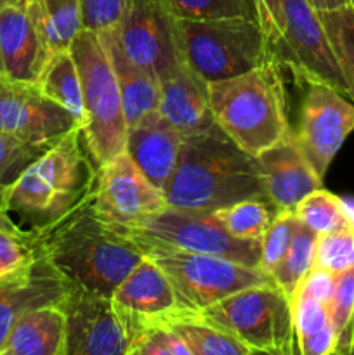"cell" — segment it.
Wrapping results in <instances>:
<instances>
[{"mask_svg":"<svg viewBox=\"0 0 354 355\" xmlns=\"http://www.w3.org/2000/svg\"><path fill=\"white\" fill-rule=\"evenodd\" d=\"M80 73L85 106L82 137L96 165H104L125 151L127 120L113 66L106 54L101 35L83 28L71 47Z\"/></svg>","mask_w":354,"mask_h":355,"instance_id":"obj_6","label":"cell"},{"mask_svg":"<svg viewBox=\"0 0 354 355\" xmlns=\"http://www.w3.org/2000/svg\"><path fill=\"white\" fill-rule=\"evenodd\" d=\"M257 10V21L264 30L269 44L273 42L280 19V0H253Z\"/></svg>","mask_w":354,"mask_h":355,"instance_id":"obj_38","label":"cell"},{"mask_svg":"<svg viewBox=\"0 0 354 355\" xmlns=\"http://www.w3.org/2000/svg\"><path fill=\"white\" fill-rule=\"evenodd\" d=\"M321 23L328 35L340 69L351 89V99L354 103V7L346 3L337 9L318 10Z\"/></svg>","mask_w":354,"mask_h":355,"instance_id":"obj_30","label":"cell"},{"mask_svg":"<svg viewBox=\"0 0 354 355\" xmlns=\"http://www.w3.org/2000/svg\"><path fill=\"white\" fill-rule=\"evenodd\" d=\"M31 0H0V9L7 6H21V3H28Z\"/></svg>","mask_w":354,"mask_h":355,"instance_id":"obj_41","label":"cell"},{"mask_svg":"<svg viewBox=\"0 0 354 355\" xmlns=\"http://www.w3.org/2000/svg\"><path fill=\"white\" fill-rule=\"evenodd\" d=\"M298 220L314 231L316 234H326L340 229L354 227L347 214L346 201L326 189H316L304 198L295 208Z\"/></svg>","mask_w":354,"mask_h":355,"instance_id":"obj_28","label":"cell"},{"mask_svg":"<svg viewBox=\"0 0 354 355\" xmlns=\"http://www.w3.org/2000/svg\"><path fill=\"white\" fill-rule=\"evenodd\" d=\"M137 246L169 277L179 311L200 312L236 291L274 283L267 270L226 257L184 252L163 245Z\"/></svg>","mask_w":354,"mask_h":355,"instance_id":"obj_8","label":"cell"},{"mask_svg":"<svg viewBox=\"0 0 354 355\" xmlns=\"http://www.w3.org/2000/svg\"><path fill=\"white\" fill-rule=\"evenodd\" d=\"M42 92L69 111L80 128L85 125V106L80 73L71 51H59L49 58L37 80Z\"/></svg>","mask_w":354,"mask_h":355,"instance_id":"obj_24","label":"cell"},{"mask_svg":"<svg viewBox=\"0 0 354 355\" xmlns=\"http://www.w3.org/2000/svg\"><path fill=\"white\" fill-rule=\"evenodd\" d=\"M51 54L31 10V3L0 9L2 78L37 83Z\"/></svg>","mask_w":354,"mask_h":355,"instance_id":"obj_17","label":"cell"},{"mask_svg":"<svg viewBox=\"0 0 354 355\" xmlns=\"http://www.w3.org/2000/svg\"><path fill=\"white\" fill-rule=\"evenodd\" d=\"M354 266V227L318 234L314 250L316 269L340 274Z\"/></svg>","mask_w":354,"mask_h":355,"instance_id":"obj_33","label":"cell"},{"mask_svg":"<svg viewBox=\"0 0 354 355\" xmlns=\"http://www.w3.org/2000/svg\"><path fill=\"white\" fill-rule=\"evenodd\" d=\"M257 159L262 168L266 194L278 211H294L307 194L323 187V179L305 158L295 132L260 153Z\"/></svg>","mask_w":354,"mask_h":355,"instance_id":"obj_18","label":"cell"},{"mask_svg":"<svg viewBox=\"0 0 354 355\" xmlns=\"http://www.w3.org/2000/svg\"><path fill=\"white\" fill-rule=\"evenodd\" d=\"M280 69L271 59L242 75L208 83L214 121L255 158L294 132Z\"/></svg>","mask_w":354,"mask_h":355,"instance_id":"obj_4","label":"cell"},{"mask_svg":"<svg viewBox=\"0 0 354 355\" xmlns=\"http://www.w3.org/2000/svg\"><path fill=\"white\" fill-rule=\"evenodd\" d=\"M212 214L235 238L260 241L278 214V208L267 198H248Z\"/></svg>","mask_w":354,"mask_h":355,"instance_id":"obj_27","label":"cell"},{"mask_svg":"<svg viewBox=\"0 0 354 355\" xmlns=\"http://www.w3.org/2000/svg\"><path fill=\"white\" fill-rule=\"evenodd\" d=\"M97 165L82 137V128L49 146L7 187L0 207L16 214L21 227L42 232L90 203Z\"/></svg>","mask_w":354,"mask_h":355,"instance_id":"obj_1","label":"cell"},{"mask_svg":"<svg viewBox=\"0 0 354 355\" xmlns=\"http://www.w3.org/2000/svg\"><path fill=\"white\" fill-rule=\"evenodd\" d=\"M117 231L132 239L135 245H163L184 252L226 257L245 266L260 267V241L235 238L212 211L167 205L132 227Z\"/></svg>","mask_w":354,"mask_h":355,"instance_id":"obj_9","label":"cell"},{"mask_svg":"<svg viewBox=\"0 0 354 355\" xmlns=\"http://www.w3.org/2000/svg\"><path fill=\"white\" fill-rule=\"evenodd\" d=\"M61 307L66 355H127V328L113 298L73 284Z\"/></svg>","mask_w":354,"mask_h":355,"instance_id":"obj_13","label":"cell"},{"mask_svg":"<svg viewBox=\"0 0 354 355\" xmlns=\"http://www.w3.org/2000/svg\"><path fill=\"white\" fill-rule=\"evenodd\" d=\"M297 141L319 177L326 175L344 141L354 130V103L323 83H307Z\"/></svg>","mask_w":354,"mask_h":355,"instance_id":"obj_14","label":"cell"},{"mask_svg":"<svg viewBox=\"0 0 354 355\" xmlns=\"http://www.w3.org/2000/svg\"><path fill=\"white\" fill-rule=\"evenodd\" d=\"M347 3H349V6H353V7H354V0H347Z\"/></svg>","mask_w":354,"mask_h":355,"instance_id":"obj_43","label":"cell"},{"mask_svg":"<svg viewBox=\"0 0 354 355\" xmlns=\"http://www.w3.org/2000/svg\"><path fill=\"white\" fill-rule=\"evenodd\" d=\"M76 127L69 111L45 96L37 83L0 78L2 132L30 144L51 146Z\"/></svg>","mask_w":354,"mask_h":355,"instance_id":"obj_15","label":"cell"},{"mask_svg":"<svg viewBox=\"0 0 354 355\" xmlns=\"http://www.w3.org/2000/svg\"><path fill=\"white\" fill-rule=\"evenodd\" d=\"M176 19L250 17L257 21L253 0H162Z\"/></svg>","mask_w":354,"mask_h":355,"instance_id":"obj_32","label":"cell"},{"mask_svg":"<svg viewBox=\"0 0 354 355\" xmlns=\"http://www.w3.org/2000/svg\"><path fill=\"white\" fill-rule=\"evenodd\" d=\"M301 225L295 211L280 210L260 239V267L271 274L287 253L295 231Z\"/></svg>","mask_w":354,"mask_h":355,"instance_id":"obj_35","label":"cell"},{"mask_svg":"<svg viewBox=\"0 0 354 355\" xmlns=\"http://www.w3.org/2000/svg\"><path fill=\"white\" fill-rule=\"evenodd\" d=\"M115 30L128 58L153 73L158 82L186 64L177 19L162 0H127Z\"/></svg>","mask_w":354,"mask_h":355,"instance_id":"obj_11","label":"cell"},{"mask_svg":"<svg viewBox=\"0 0 354 355\" xmlns=\"http://www.w3.org/2000/svg\"><path fill=\"white\" fill-rule=\"evenodd\" d=\"M90 207L108 225L125 229L165 208L167 198L124 151L97 166Z\"/></svg>","mask_w":354,"mask_h":355,"instance_id":"obj_12","label":"cell"},{"mask_svg":"<svg viewBox=\"0 0 354 355\" xmlns=\"http://www.w3.org/2000/svg\"><path fill=\"white\" fill-rule=\"evenodd\" d=\"M111 298L127 311L151 318L179 311L169 277L148 255L125 276Z\"/></svg>","mask_w":354,"mask_h":355,"instance_id":"obj_22","label":"cell"},{"mask_svg":"<svg viewBox=\"0 0 354 355\" xmlns=\"http://www.w3.org/2000/svg\"><path fill=\"white\" fill-rule=\"evenodd\" d=\"M71 286L45 253L0 277V352L19 318L44 305L62 304Z\"/></svg>","mask_w":354,"mask_h":355,"instance_id":"obj_16","label":"cell"},{"mask_svg":"<svg viewBox=\"0 0 354 355\" xmlns=\"http://www.w3.org/2000/svg\"><path fill=\"white\" fill-rule=\"evenodd\" d=\"M316 239L318 234L305 227L301 222V225L295 231L294 239H292L290 246H288L287 253L283 259L278 262V266L271 270L274 283L292 297L295 288L298 286L302 279L307 276L309 270L312 269L314 263V250H316Z\"/></svg>","mask_w":354,"mask_h":355,"instance_id":"obj_29","label":"cell"},{"mask_svg":"<svg viewBox=\"0 0 354 355\" xmlns=\"http://www.w3.org/2000/svg\"><path fill=\"white\" fill-rule=\"evenodd\" d=\"M330 318L335 331V355L354 354V266L337 274Z\"/></svg>","mask_w":354,"mask_h":355,"instance_id":"obj_31","label":"cell"},{"mask_svg":"<svg viewBox=\"0 0 354 355\" xmlns=\"http://www.w3.org/2000/svg\"><path fill=\"white\" fill-rule=\"evenodd\" d=\"M158 111L183 135L194 134L214 125L208 82L187 64L160 82Z\"/></svg>","mask_w":354,"mask_h":355,"instance_id":"obj_20","label":"cell"},{"mask_svg":"<svg viewBox=\"0 0 354 355\" xmlns=\"http://www.w3.org/2000/svg\"><path fill=\"white\" fill-rule=\"evenodd\" d=\"M38 236L44 253L62 276L106 297L144 259L141 248L101 220L90 203Z\"/></svg>","mask_w":354,"mask_h":355,"instance_id":"obj_3","label":"cell"},{"mask_svg":"<svg viewBox=\"0 0 354 355\" xmlns=\"http://www.w3.org/2000/svg\"><path fill=\"white\" fill-rule=\"evenodd\" d=\"M196 314L248 347L252 354L295 352L292 300L276 283L236 291Z\"/></svg>","mask_w":354,"mask_h":355,"instance_id":"obj_7","label":"cell"},{"mask_svg":"<svg viewBox=\"0 0 354 355\" xmlns=\"http://www.w3.org/2000/svg\"><path fill=\"white\" fill-rule=\"evenodd\" d=\"M127 0H80L83 26L92 31L115 28L124 14Z\"/></svg>","mask_w":354,"mask_h":355,"instance_id":"obj_37","label":"cell"},{"mask_svg":"<svg viewBox=\"0 0 354 355\" xmlns=\"http://www.w3.org/2000/svg\"><path fill=\"white\" fill-rule=\"evenodd\" d=\"M271 52L274 61L290 69L298 82L323 83L351 99V89L318 9L309 0H280V19Z\"/></svg>","mask_w":354,"mask_h":355,"instance_id":"obj_10","label":"cell"},{"mask_svg":"<svg viewBox=\"0 0 354 355\" xmlns=\"http://www.w3.org/2000/svg\"><path fill=\"white\" fill-rule=\"evenodd\" d=\"M30 3L49 54L68 51L85 28L80 0H31Z\"/></svg>","mask_w":354,"mask_h":355,"instance_id":"obj_26","label":"cell"},{"mask_svg":"<svg viewBox=\"0 0 354 355\" xmlns=\"http://www.w3.org/2000/svg\"><path fill=\"white\" fill-rule=\"evenodd\" d=\"M44 253L38 232L14 234L0 229V277L33 262Z\"/></svg>","mask_w":354,"mask_h":355,"instance_id":"obj_36","label":"cell"},{"mask_svg":"<svg viewBox=\"0 0 354 355\" xmlns=\"http://www.w3.org/2000/svg\"><path fill=\"white\" fill-rule=\"evenodd\" d=\"M177 33L184 62L208 83L274 59L269 38L250 17L177 19Z\"/></svg>","mask_w":354,"mask_h":355,"instance_id":"obj_5","label":"cell"},{"mask_svg":"<svg viewBox=\"0 0 354 355\" xmlns=\"http://www.w3.org/2000/svg\"><path fill=\"white\" fill-rule=\"evenodd\" d=\"M47 148L49 146L30 144L0 130V201L7 187Z\"/></svg>","mask_w":354,"mask_h":355,"instance_id":"obj_34","label":"cell"},{"mask_svg":"<svg viewBox=\"0 0 354 355\" xmlns=\"http://www.w3.org/2000/svg\"><path fill=\"white\" fill-rule=\"evenodd\" d=\"M184 135L158 110L127 130L125 151L141 172L165 193L179 163Z\"/></svg>","mask_w":354,"mask_h":355,"instance_id":"obj_19","label":"cell"},{"mask_svg":"<svg viewBox=\"0 0 354 355\" xmlns=\"http://www.w3.org/2000/svg\"><path fill=\"white\" fill-rule=\"evenodd\" d=\"M0 355H66V314L61 304L44 305L19 318Z\"/></svg>","mask_w":354,"mask_h":355,"instance_id":"obj_23","label":"cell"},{"mask_svg":"<svg viewBox=\"0 0 354 355\" xmlns=\"http://www.w3.org/2000/svg\"><path fill=\"white\" fill-rule=\"evenodd\" d=\"M0 229L7 232H14V234H23V232H26V229L21 227L17 222H14L10 218V214H7L2 207H0Z\"/></svg>","mask_w":354,"mask_h":355,"instance_id":"obj_39","label":"cell"},{"mask_svg":"<svg viewBox=\"0 0 354 355\" xmlns=\"http://www.w3.org/2000/svg\"><path fill=\"white\" fill-rule=\"evenodd\" d=\"M165 198L170 207L214 211L248 198H267V194L259 159L214 123L184 135L179 163Z\"/></svg>","mask_w":354,"mask_h":355,"instance_id":"obj_2","label":"cell"},{"mask_svg":"<svg viewBox=\"0 0 354 355\" xmlns=\"http://www.w3.org/2000/svg\"><path fill=\"white\" fill-rule=\"evenodd\" d=\"M3 76V71H2V61H0V78Z\"/></svg>","mask_w":354,"mask_h":355,"instance_id":"obj_42","label":"cell"},{"mask_svg":"<svg viewBox=\"0 0 354 355\" xmlns=\"http://www.w3.org/2000/svg\"><path fill=\"white\" fill-rule=\"evenodd\" d=\"M160 318L183 340L191 355H253L248 347L203 321L196 312L174 311Z\"/></svg>","mask_w":354,"mask_h":355,"instance_id":"obj_25","label":"cell"},{"mask_svg":"<svg viewBox=\"0 0 354 355\" xmlns=\"http://www.w3.org/2000/svg\"><path fill=\"white\" fill-rule=\"evenodd\" d=\"M312 6L318 10H328V9H337L340 6H346L347 0H309Z\"/></svg>","mask_w":354,"mask_h":355,"instance_id":"obj_40","label":"cell"},{"mask_svg":"<svg viewBox=\"0 0 354 355\" xmlns=\"http://www.w3.org/2000/svg\"><path fill=\"white\" fill-rule=\"evenodd\" d=\"M97 33L101 35V40L113 66L118 89L121 94V103H124L125 120H127V127L130 128L144 114L158 110L160 82L153 73L128 58L118 40L115 28L97 31Z\"/></svg>","mask_w":354,"mask_h":355,"instance_id":"obj_21","label":"cell"}]
</instances>
